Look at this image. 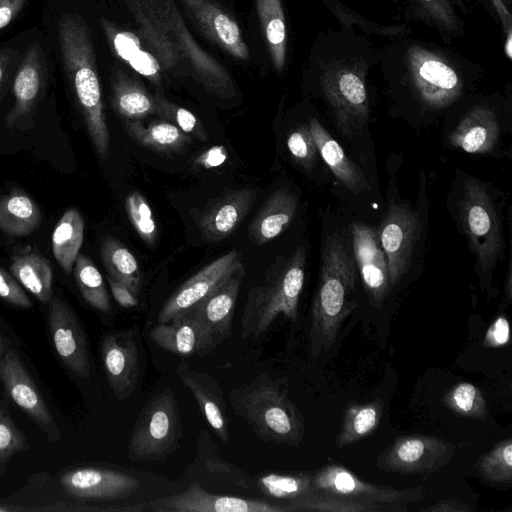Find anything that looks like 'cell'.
I'll list each match as a JSON object with an SVG mask.
<instances>
[{"instance_id": "c3c4849f", "label": "cell", "mask_w": 512, "mask_h": 512, "mask_svg": "<svg viewBox=\"0 0 512 512\" xmlns=\"http://www.w3.org/2000/svg\"><path fill=\"white\" fill-rule=\"evenodd\" d=\"M286 143L291 156L299 165L307 170L314 166L318 150L308 123L295 127L289 133Z\"/></svg>"}, {"instance_id": "5bb4252c", "label": "cell", "mask_w": 512, "mask_h": 512, "mask_svg": "<svg viewBox=\"0 0 512 512\" xmlns=\"http://www.w3.org/2000/svg\"><path fill=\"white\" fill-rule=\"evenodd\" d=\"M380 245L387 257L393 288L406 273L418 238V219L408 205L389 204L377 229Z\"/></svg>"}, {"instance_id": "f35d334b", "label": "cell", "mask_w": 512, "mask_h": 512, "mask_svg": "<svg viewBox=\"0 0 512 512\" xmlns=\"http://www.w3.org/2000/svg\"><path fill=\"white\" fill-rule=\"evenodd\" d=\"M101 257L108 275L127 285L137 295L142 276L132 252L117 239L107 237L101 245Z\"/></svg>"}, {"instance_id": "2e32d148", "label": "cell", "mask_w": 512, "mask_h": 512, "mask_svg": "<svg viewBox=\"0 0 512 512\" xmlns=\"http://www.w3.org/2000/svg\"><path fill=\"white\" fill-rule=\"evenodd\" d=\"M48 325L60 360L73 374L88 379L90 362L85 334L71 308L57 296L48 302Z\"/></svg>"}, {"instance_id": "30bf717a", "label": "cell", "mask_w": 512, "mask_h": 512, "mask_svg": "<svg viewBox=\"0 0 512 512\" xmlns=\"http://www.w3.org/2000/svg\"><path fill=\"white\" fill-rule=\"evenodd\" d=\"M245 267L240 259L230 273L200 302L188 310L200 332L203 355L231 334V323Z\"/></svg>"}, {"instance_id": "f6af8a7d", "label": "cell", "mask_w": 512, "mask_h": 512, "mask_svg": "<svg viewBox=\"0 0 512 512\" xmlns=\"http://www.w3.org/2000/svg\"><path fill=\"white\" fill-rule=\"evenodd\" d=\"M155 101V114L171 122L181 131L200 141L208 139L202 122L189 110L180 107L160 95H153Z\"/></svg>"}, {"instance_id": "8992f818", "label": "cell", "mask_w": 512, "mask_h": 512, "mask_svg": "<svg viewBox=\"0 0 512 512\" xmlns=\"http://www.w3.org/2000/svg\"><path fill=\"white\" fill-rule=\"evenodd\" d=\"M306 249L299 246L280 255L268 267L262 281L250 288L241 316L242 338L264 335L279 315L295 322L305 281Z\"/></svg>"}, {"instance_id": "7c38bea8", "label": "cell", "mask_w": 512, "mask_h": 512, "mask_svg": "<svg viewBox=\"0 0 512 512\" xmlns=\"http://www.w3.org/2000/svg\"><path fill=\"white\" fill-rule=\"evenodd\" d=\"M455 452L452 443L437 437L403 436L386 450L379 465L399 474H431L446 466Z\"/></svg>"}, {"instance_id": "ab89813d", "label": "cell", "mask_w": 512, "mask_h": 512, "mask_svg": "<svg viewBox=\"0 0 512 512\" xmlns=\"http://www.w3.org/2000/svg\"><path fill=\"white\" fill-rule=\"evenodd\" d=\"M73 273L84 300L94 309L108 313L111 309L109 294L103 277L93 261L79 253L74 263Z\"/></svg>"}, {"instance_id": "9f6ffc18", "label": "cell", "mask_w": 512, "mask_h": 512, "mask_svg": "<svg viewBox=\"0 0 512 512\" xmlns=\"http://www.w3.org/2000/svg\"><path fill=\"white\" fill-rule=\"evenodd\" d=\"M428 512H469L470 507L455 498L443 499L426 508Z\"/></svg>"}, {"instance_id": "6125c7cd", "label": "cell", "mask_w": 512, "mask_h": 512, "mask_svg": "<svg viewBox=\"0 0 512 512\" xmlns=\"http://www.w3.org/2000/svg\"><path fill=\"white\" fill-rule=\"evenodd\" d=\"M19 510H23V509L17 508V507L4 506L3 504L0 505V512L19 511Z\"/></svg>"}, {"instance_id": "94428289", "label": "cell", "mask_w": 512, "mask_h": 512, "mask_svg": "<svg viewBox=\"0 0 512 512\" xmlns=\"http://www.w3.org/2000/svg\"><path fill=\"white\" fill-rule=\"evenodd\" d=\"M456 8L459 9L463 14H467V5L465 0H452Z\"/></svg>"}, {"instance_id": "4dcf8cb0", "label": "cell", "mask_w": 512, "mask_h": 512, "mask_svg": "<svg viewBox=\"0 0 512 512\" xmlns=\"http://www.w3.org/2000/svg\"><path fill=\"white\" fill-rule=\"evenodd\" d=\"M124 128L133 142L160 153L180 152L192 140V137L164 119L152 121L148 125L140 120H125Z\"/></svg>"}, {"instance_id": "52a82bcc", "label": "cell", "mask_w": 512, "mask_h": 512, "mask_svg": "<svg viewBox=\"0 0 512 512\" xmlns=\"http://www.w3.org/2000/svg\"><path fill=\"white\" fill-rule=\"evenodd\" d=\"M230 403L260 440L290 447L302 441L304 417L280 384L267 375L233 389Z\"/></svg>"}, {"instance_id": "3957f363", "label": "cell", "mask_w": 512, "mask_h": 512, "mask_svg": "<svg viewBox=\"0 0 512 512\" xmlns=\"http://www.w3.org/2000/svg\"><path fill=\"white\" fill-rule=\"evenodd\" d=\"M123 1L160 65L173 71L187 63L210 93L223 99L236 97L231 75L198 44L174 0Z\"/></svg>"}, {"instance_id": "b9f144b4", "label": "cell", "mask_w": 512, "mask_h": 512, "mask_svg": "<svg viewBox=\"0 0 512 512\" xmlns=\"http://www.w3.org/2000/svg\"><path fill=\"white\" fill-rule=\"evenodd\" d=\"M258 487L264 495L287 503L313 493L312 473H269L258 479Z\"/></svg>"}, {"instance_id": "9c48e42d", "label": "cell", "mask_w": 512, "mask_h": 512, "mask_svg": "<svg viewBox=\"0 0 512 512\" xmlns=\"http://www.w3.org/2000/svg\"><path fill=\"white\" fill-rule=\"evenodd\" d=\"M459 216L470 248L477 257L479 272L489 276L503 245L501 227L490 195L474 178L464 184Z\"/></svg>"}, {"instance_id": "8d00e7d4", "label": "cell", "mask_w": 512, "mask_h": 512, "mask_svg": "<svg viewBox=\"0 0 512 512\" xmlns=\"http://www.w3.org/2000/svg\"><path fill=\"white\" fill-rule=\"evenodd\" d=\"M383 407L384 404L380 399L349 405L343 416L337 445L347 446L373 433L379 425Z\"/></svg>"}, {"instance_id": "4fadbf2b", "label": "cell", "mask_w": 512, "mask_h": 512, "mask_svg": "<svg viewBox=\"0 0 512 512\" xmlns=\"http://www.w3.org/2000/svg\"><path fill=\"white\" fill-rule=\"evenodd\" d=\"M0 381L6 395L37 424L49 440L57 442L61 439L48 406L13 348L9 347L0 360Z\"/></svg>"}, {"instance_id": "d590c367", "label": "cell", "mask_w": 512, "mask_h": 512, "mask_svg": "<svg viewBox=\"0 0 512 512\" xmlns=\"http://www.w3.org/2000/svg\"><path fill=\"white\" fill-rule=\"evenodd\" d=\"M84 219L77 209L64 212L52 234V252L61 268L71 274L84 239Z\"/></svg>"}, {"instance_id": "ac0fdd59", "label": "cell", "mask_w": 512, "mask_h": 512, "mask_svg": "<svg viewBox=\"0 0 512 512\" xmlns=\"http://www.w3.org/2000/svg\"><path fill=\"white\" fill-rule=\"evenodd\" d=\"M351 230L356 267L370 302L379 307L392 287L387 257L380 245L377 229L354 223Z\"/></svg>"}, {"instance_id": "f907efd6", "label": "cell", "mask_w": 512, "mask_h": 512, "mask_svg": "<svg viewBox=\"0 0 512 512\" xmlns=\"http://www.w3.org/2000/svg\"><path fill=\"white\" fill-rule=\"evenodd\" d=\"M510 340L509 322L505 315L498 316L487 329L482 345L486 348L505 346Z\"/></svg>"}, {"instance_id": "484cf974", "label": "cell", "mask_w": 512, "mask_h": 512, "mask_svg": "<svg viewBox=\"0 0 512 512\" xmlns=\"http://www.w3.org/2000/svg\"><path fill=\"white\" fill-rule=\"evenodd\" d=\"M298 197L287 188L273 192L248 225L249 239L263 245L285 231L292 222Z\"/></svg>"}, {"instance_id": "f5cc1de1", "label": "cell", "mask_w": 512, "mask_h": 512, "mask_svg": "<svg viewBox=\"0 0 512 512\" xmlns=\"http://www.w3.org/2000/svg\"><path fill=\"white\" fill-rule=\"evenodd\" d=\"M107 280L112 296L121 307L132 308L138 304L137 295L127 285L109 275Z\"/></svg>"}, {"instance_id": "7a4b0ae2", "label": "cell", "mask_w": 512, "mask_h": 512, "mask_svg": "<svg viewBox=\"0 0 512 512\" xmlns=\"http://www.w3.org/2000/svg\"><path fill=\"white\" fill-rule=\"evenodd\" d=\"M376 66L368 35L340 26L321 32L314 43L309 75L347 138L359 134L369 119L367 80Z\"/></svg>"}, {"instance_id": "1f68e13d", "label": "cell", "mask_w": 512, "mask_h": 512, "mask_svg": "<svg viewBox=\"0 0 512 512\" xmlns=\"http://www.w3.org/2000/svg\"><path fill=\"white\" fill-rule=\"evenodd\" d=\"M111 87L112 107L123 119L141 120L155 114L153 95L122 71L114 72Z\"/></svg>"}, {"instance_id": "603a6c76", "label": "cell", "mask_w": 512, "mask_h": 512, "mask_svg": "<svg viewBox=\"0 0 512 512\" xmlns=\"http://www.w3.org/2000/svg\"><path fill=\"white\" fill-rule=\"evenodd\" d=\"M43 87V54L38 43L31 44L13 83L14 104L6 115L8 128L18 127L34 115Z\"/></svg>"}, {"instance_id": "681fc988", "label": "cell", "mask_w": 512, "mask_h": 512, "mask_svg": "<svg viewBox=\"0 0 512 512\" xmlns=\"http://www.w3.org/2000/svg\"><path fill=\"white\" fill-rule=\"evenodd\" d=\"M0 298L15 307L29 309L32 303L16 278L0 266Z\"/></svg>"}, {"instance_id": "60d3db41", "label": "cell", "mask_w": 512, "mask_h": 512, "mask_svg": "<svg viewBox=\"0 0 512 512\" xmlns=\"http://www.w3.org/2000/svg\"><path fill=\"white\" fill-rule=\"evenodd\" d=\"M327 9L334 15L342 26L359 29L366 35H376L387 39L408 36L411 28L404 24H381L364 17L344 5L339 0H322Z\"/></svg>"}, {"instance_id": "7bdbcfd3", "label": "cell", "mask_w": 512, "mask_h": 512, "mask_svg": "<svg viewBox=\"0 0 512 512\" xmlns=\"http://www.w3.org/2000/svg\"><path fill=\"white\" fill-rule=\"evenodd\" d=\"M442 399L450 410L460 416L477 420L486 419V401L481 390L472 383L461 382L454 385Z\"/></svg>"}, {"instance_id": "d4e9b609", "label": "cell", "mask_w": 512, "mask_h": 512, "mask_svg": "<svg viewBox=\"0 0 512 512\" xmlns=\"http://www.w3.org/2000/svg\"><path fill=\"white\" fill-rule=\"evenodd\" d=\"M409 21L427 25L440 35L444 43L465 35V22L458 15L452 0H393Z\"/></svg>"}, {"instance_id": "ffe728a7", "label": "cell", "mask_w": 512, "mask_h": 512, "mask_svg": "<svg viewBox=\"0 0 512 512\" xmlns=\"http://www.w3.org/2000/svg\"><path fill=\"white\" fill-rule=\"evenodd\" d=\"M240 259L239 253L233 249L186 280L161 307L158 323L169 322L193 308L230 273Z\"/></svg>"}, {"instance_id": "d6986e66", "label": "cell", "mask_w": 512, "mask_h": 512, "mask_svg": "<svg viewBox=\"0 0 512 512\" xmlns=\"http://www.w3.org/2000/svg\"><path fill=\"white\" fill-rule=\"evenodd\" d=\"M104 371L110 388L119 400L127 399L136 389L139 355L132 330L108 334L101 344Z\"/></svg>"}, {"instance_id": "836d02e7", "label": "cell", "mask_w": 512, "mask_h": 512, "mask_svg": "<svg viewBox=\"0 0 512 512\" xmlns=\"http://www.w3.org/2000/svg\"><path fill=\"white\" fill-rule=\"evenodd\" d=\"M42 214L27 194L13 190L0 196V230L13 237L27 236L41 224Z\"/></svg>"}, {"instance_id": "6f0895ef", "label": "cell", "mask_w": 512, "mask_h": 512, "mask_svg": "<svg viewBox=\"0 0 512 512\" xmlns=\"http://www.w3.org/2000/svg\"><path fill=\"white\" fill-rule=\"evenodd\" d=\"M9 59L10 57L7 53H0V85L5 77Z\"/></svg>"}, {"instance_id": "44dd1931", "label": "cell", "mask_w": 512, "mask_h": 512, "mask_svg": "<svg viewBox=\"0 0 512 512\" xmlns=\"http://www.w3.org/2000/svg\"><path fill=\"white\" fill-rule=\"evenodd\" d=\"M205 36L234 58L246 61L249 49L237 21L212 0H180Z\"/></svg>"}, {"instance_id": "9a60e30c", "label": "cell", "mask_w": 512, "mask_h": 512, "mask_svg": "<svg viewBox=\"0 0 512 512\" xmlns=\"http://www.w3.org/2000/svg\"><path fill=\"white\" fill-rule=\"evenodd\" d=\"M152 512H287L282 505L236 496L213 494L198 482L184 491L152 500L146 504Z\"/></svg>"}, {"instance_id": "cb8c5ba5", "label": "cell", "mask_w": 512, "mask_h": 512, "mask_svg": "<svg viewBox=\"0 0 512 512\" xmlns=\"http://www.w3.org/2000/svg\"><path fill=\"white\" fill-rule=\"evenodd\" d=\"M500 127L495 111L485 104L473 106L449 137L450 144L471 154L491 152L499 139Z\"/></svg>"}, {"instance_id": "4316f807", "label": "cell", "mask_w": 512, "mask_h": 512, "mask_svg": "<svg viewBox=\"0 0 512 512\" xmlns=\"http://www.w3.org/2000/svg\"><path fill=\"white\" fill-rule=\"evenodd\" d=\"M181 382L193 394L203 416L224 444L229 442L225 419L226 403L218 382L208 373L178 369Z\"/></svg>"}, {"instance_id": "ee69618b", "label": "cell", "mask_w": 512, "mask_h": 512, "mask_svg": "<svg viewBox=\"0 0 512 512\" xmlns=\"http://www.w3.org/2000/svg\"><path fill=\"white\" fill-rule=\"evenodd\" d=\"M477 468L479 474L486 481L502 484L511 483L512 439L501 440L489 452L482 455L477 462Z\"/></svg>"}, {"instance_id": "db71d44e", "label": "cell", "mask_w": 512, "mask_h": 512, "mask_svg": "<svg viewBox=\"0 0 512 512\" xmlns=\"http://www.w3.org/2000/svg\"><path fill=\"white\" fill-rule=\"evenodd\" d=\"M27 0H0V29L14 20L24 8Z\"/></svg>"}, {"instance_id": "bcb514c9", "label": "cell", "mask_w": 512, "mask_h": 512, "mask_svg": "<svg viewBox=\"0 0 512 512\" xmlns=\"http://www.w3.org/2000/svg\"><path fill=\"white\" fill-rule=\"evenodd\" d=\"M127 216L140 238L153 246L158 237L157 225L145 197L140 192H131L125 199Z\"/></svg>"}, {"instance_id": "8fae6325", "label": "cell", "mask_w": 512, "mask_h": 512, "mask_svg": "<svg viewBox=\"0 0 512 512\" xmlns=\"http://www.w3.org/2000/svg\"><path fill=\"white\" fill-rule=\"evenodd\" d=\"M312 489L313 493L370 504H406L424 498L421 489L375 485L337 464H327L312 473Z\"/></svg>"}, {"instance_id": "7dc6e473", "label": "cell", "mask_w": 512, "mask_h": 512, "mask_svg": "<svg viewBox=\"0 0 512 512\" xmlns=\"http://www.w3.org/2000/svg\"><path fill=\"white\" fill-rule=\"evenodd\" d=\"M28 450L25 434L16 426L6 404L0 400V473L14 454Z\"/></svg>"}, {"instance_id": "277c9868", "label": "cell", "mask_w": 512, "mask_h": 512, "mask_svg": "<svg viewBox=\"0 0 512 512\" xmlns=\"http://www.w3.org/2000/svg\"><path fill=\"white\" fill-rule=\"evenodd\" d=\"M356 276L354 255L346 238L339 233L327 237L311 309L309 343L312 357L331 349L343 321L357 308V303L349 299Z\"/></svg>"}, {"instance_id": "5b68a950", "label": "cell", "mask_w": 512, "mask_h": 512, "mask_svg": "<svg viewBox=\"0 0 512 512\" xmlns=\"http://www.w3.org/2000/svg\"><path fill=\"white\" fill-rule=\"evenodd\" d=\"M58 40L88 136L97 155L106 159L110 134L90 31L78 15L65 14L58 22Z\"/></svg>"}, {"instance_id": "d6a6232c", "label": "cell", "mask_w": 512, "mask_h": 512, "mask_svg": "<svg viewBox=\"0 0 512 512\" xmlns=\"http://www.w3.org/2000/svg\"><path fill=\"white\" fill-rule=\"evenodd\" d=\"M16 280L43 303L52 298V268L48 260L35 250L28 248L16 254L10 265Z\"/></svg>"}, {"instance_id": "7402d4cb", "label": "cell", "mask_w": 512, "mask_h": 512, "mask_svg": "<svg viewBox=\"0 0 512 512\" xmlns=\"http://www.w3.org/2000/svg\"><path fill=\"white\" fill-rule=\"evenodd\" d=\"M256 197L253 189L243 188L212 199L200 217L202 237L208 242H218L230 236L247 216Z\"/></svg>"}, {"instance_id": "816d5d0a", "label": "cell", "mask_w": 512, "mask_h": 512, "mask_svg": "<svg viewBox=\"0 0 512 512\" xmlns=\"http://www.w3.org/2000/svg\"><path fill=\"white\" fill-rule=\"evenodd\" d=\"M494 10L504 32V53L509 54L512 47V15L501 0H486Z\"/></svg>"}, {"instance_id": "91938a15", "label": "cell", "mask_w": 512, "mask_h": 512, "mask_svg": "<svg viewBox=\"0 0 512 512\" xmlns=\"http://www.w3.org/2000/svg\"><path fill=\"white\" fill-rule=\"evenodd\" d=\"M511 284H512L511 269H510V266H509L508 274H507V280H506V289H505V292H506V295H507V299H508L509 302L511 301V295H512Z\"/></svg>"}, {"instance_id": "f1b7e54d", "label": "cell", "mask_w": 512, "mask_h": 512, "mask_svg": "<svg viewBox=\"0 0 512 512\" xmlns=\"http://www.w3.org/2000/svg\"><path fill=\"white\" fill-rule=\"evenodd\" d=\"M101 27L117 57L154 84L160 83L161 65L158 59L142 47L134 33L120 29L105 18L101 19Z\"/></svg>"}, {"instance_id": "be15d7a7", "label": "cell", "mask_w": 512, "mask_h": 512, "mask_svg": "<svg viewBox=\"0 0 512 512\" xmlns=\"http://www.w3.org/2000/svg\"><path fill=\"white\" fill-rule=\"evenodd\" d=\"M508 10L511 11L512 0H501Z\"/></svg>"}, {"instance_id": "6da1fadb", "label": "cell", "mask_w": 512, "mask_h": 512, "mask_svg": "<svg viewBox=\"0 0 512 512\" xmlns=\"http://www.w3.org/2000/svg\"><path fill=\"white\" fill-rule=\"evenodd\" d=\"M376 49V65L391 90L437 112L456 103L479 74L473 63L448 46L408 36Z\"/></svg>"}, {"instance_id": "11a10c76", "label": "cell", "mask_w": 512, "mask_h": 512, "mask_svg": "<svg viewBox=\"0 0 512 512\" xmlns=\"http://www.w3.org/2000/svg\"><path fill=\"white\" fill-rule=\"evenodd\" d=\"M227 159V153L223 146L211 147L196 159V164L204 168H213L222 165Z\"/></svg>"}, {"instance_id": "f546056e", "label": "cell", "mask_w": 512, "mask_h": 512, "mask_svg": "<svg viewBox=\"0 0 512 512\" xmlns=\"http://www.w3.org/2000/svg\"><path fill=\"white\" fill-rule=\"evenodd\" d=\"M151 340L160 348L177 355H203L198 325L187 311L150 331Z\"/></svg>"}, {"instance_id": "e575fe53", "label": "cell", "mask_w": 512, "mask_h": 512, "mask_svg": "<svg viewBox=\"0 0 512 512\" xmlns=\"http://www.w3.org/2000/svg\"><path fill=\"white\" fill-rule=\"evenodd\" d=\"M256 11L274 69L286 65L287 29L282 0H255Z\"/></svg>"}, {"instance_id": "e0dca14e", "label": "cell", "mask_w": 512, "mask_h": 512, "mask_svg": "<svg viewBox=\"0 0 512 512\" xmlns=\"http://www.w3.org/2000/svg\"><path fill=\"white\" fill-rule=\"evenodd\" d=\"M65 493L78 500L111 501L135 493L141 483L135 476L116 470L81 467L60 476Z\"/></svg>"}, {"instance_id": "680465c9", "label": "cell", "mask_w": 512, "mask_h": 512, "mask_svg": "<svg viewBox=\"0 0 512 512\" xmlns=\"http://www.w3.org/2000/svg\"><path fill=\"white\" fill-rule=\"evenodd\" d=\"M9 349V341L0 332V360Z\"/></svg>"}, {"instance_id": "ba28073f", "label": "cell", "mask_w": 512, "mask_h": 512, "mask_svg": "<svg viewBox=\"0 0 512 512\" xmlns=\"http://www.w3.org/2000/svg\"><path fill=\"white\" fill-rule=\"evenodd\" d=\"M182 436L181 419L174 392L163 389L144 406L128 444L133 461L161 460L172 454Z\"/></svg>"}, {"instance_id": "83f0119b", "label": "cell", "mask_w": 512, "mask_h": 512, "mask_svg": "<svg viewBox=\"0 0 512 512\" xmlns=\"http://www.w3.org/2000/svg\"><path fill=\"white\" fill-rule=\"evenodd\" d=\"M308 125L320 156L335 177L355 194L370 190L362 170L346 156L343 148L322 124L315 118H309Z\"/></svg>"}, {"instance_id": "74e56055", "label": "cell", "mask_w": 512, "mask_h": 512, "mask_svg": "<svg viewBox=\"0 0 512 512\" xmlns=\"http://www.w3.org/2000/svg\"><path fill=\"white\" fill-rule=\"evenodd\" d=\"M405 504H370L317 493L284 503L287 512L406 511Z\"/></svg>"}]
</instances>
